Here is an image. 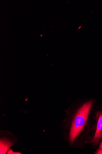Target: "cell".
I'll use <instances>...</instances> for the list:
<instances>
[{
    "label": "cell",
    "instance_id": "obj_2",
    "mask_svg": "<svg viewBox=\"0 0 102 154\" xmlns=\"http://www.w3.org/2000/svg\"><path fill=\"white\" fill-rule=\"evenodd\" d=\"M98 117L96 130L92 140V143L95 145L97 144L102 138V112L98 114Z\"/></svg>",
    "mask_w": 102,
    "mask_h": 154
},
{
    "label": "cell",
    "instance_id": "obj_1",
    "mask_svg": "<svg viewBox=\"0 0 102 154\" xmlns=\"http://www.w3.org/2000/svg\"><path fill=\"white\" fill-rule=\"evenodd\" d=\"M92 100L86 102L82 105L78 110L73 120L70 132L69 139L73 143L76 138L83 130L92 108Z\"/></svg>",
    "mask_w": 102,
    "mask_h": 154
},
{
    "label": "cell",
    "instance_id": "obj_4",
    "mask_svg": "<svg viewBox=\"0 0 102 154\" xmlns=\"http://www.w3.org/2000/svg\"><path fill=\"white\" fill-rule=\"evenodd\" d=\"M99 147L101 149H102V142L100 143Z\"/></svg>",
    "mask_w": 102,
    "mask_h": 154
},
{
    "label": "cell",
    "instance_id": "obj_3",
    "mask_svg": "<svg viewBox=\"0 0 102 154\" xmlns=\"http://www.w3.org/2000/svg\"><path fill=\"white\" fill-rule=\"evenodd\" d=\"M96 154H102V149L101 148L98 149L96 152Z\"/></svg>",
    "mask_w": 102,
    "mask_h": 154
}]
</instances>
